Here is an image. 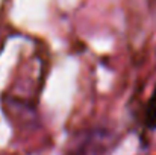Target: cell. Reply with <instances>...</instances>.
<instances>
[{"instance_id": "cell-1", "label": "cell", "mask_w": 156, "mask_h": 155, "mask_svg": "<svg viewBox=\"0 0 156 155\" xmlns=\"http://www.w3.org/2000/svg\"><path fill=\"white\" fill-rule=\"evenodd\" d=\"M111 137L105 129H96L90 134L80 137L74 148L68 155H102L108 149V143H111Z\"/></svg>"}, {"instance_id": "cell-2", "label": "cell", "mask_w": 156, "mask_h": 155, "mask_svg": "<svg viewBox=\"0 0 156 155\" xmlns=\"http://www.w3.org/2000/svg\"><path fill=\"white\" fill-rule=\"evenodd\" d=\"M144 122H146V126L153 129L156 128V88L150 98V101L147 103V108H146V114H144Z\"/></svg>"}]
</instances>
